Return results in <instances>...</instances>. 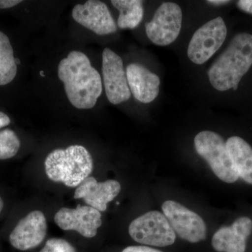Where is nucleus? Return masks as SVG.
<instances>
[{
    "label": "nucleus",
    "mask_w": 252,
    "mask_h": 252,
    "mask_svg": "<svg viewBox=\"0 0 252 252\" xmlns=\"http://www.w3.org/2000/svg\"><path fill=\"white\" fill-rule=\"evenodd\" d=\"M58 74L74 107L89 109L94 107L102 93V79L85 54L71 51L60 62Z\"/></svg>",
    "instance_id": "nucleus-1"
},
{
    "label": "nucleus",
    "mask_w": 252,
    "mask_h": 252,
    "mask_svg": "<svg viewBox=\"0 0 252 252\" xmlns=\"http://www.w3.org/2000/svg\"><path fill=\"white\" fill-rule=\"evenodd\" d=\"M252 65V34H237L207 72L212 87L220 92L236 91Z\"/></svg>",
    "instance_id": "nucleus-2"
},
{
    "label": "nucleus",
    "mask_w": 252,
    "mask_h": 252,
    "mask_svg": "<svg viewBox=\"0 0 252 252\" xmlns=\"http://www.w3.org/2000/svg\"><path fill=\"white\" fill-rule=\"evenodd\" d=\"M44 165L49 180L72 188L79 187L94 170L91 154L78 144L55 149L46 157Z\"/></svg>",
    "instance_id": "nucleus-3"
},
{
    "label": "nucleus",
    "mask_w": 252,
    "mask_h": 252,
    "mask_svg": "<svg viewBox=\"0 0 252 252\" xmlns=\"http://www.w3.org/2000/svg\"><path fill=\"white\" fill-rule=\"evenodd\" d=\"M194 146L219 179L230 184L238 180V172L221 136L213 131H201L194 138Z\"/></svg>",
    "instance_id": "nucleus-4"
},
{
    "label": "nucleus",
    "mask_w": 252,
    "mask_h": 252,
    "mask_svg": "<svg viewBox=\"0 0 252 252\" xmlns=\"http://www.w3.org/2000/svg\"><path fill=\"white\" fill-rule=\"evenodd\" d=\"M128 232L135 242L149 246H170L176 240V233L166 217L158 211L137 217L131 222Z\"/></svg>",
    "instance_id": "nucleus-5"
},
{
    "label": "nucleus",
    "mask_w": 252,
    "mask_h": 252,
    "mask_svg": "<svg viewBox=\"0 0 252 252\" xmlns=\"http://www.w3.org/2000/svg\"><path fill=\"white\" fill-rule=\"evenodd\" d=\"M227 32L226 25L220 16L205 23L194 32L189 41V60L198 65L205 64L223 45Z\"/></svg>",
    "instance_id": "nucleus-6"
},
{
    "label": "nucleus",
    "mask_w": 252,
    "mask_h": 252,
    "mask_svg": "<svg viewBox=\"0 0 252 252\" xmlns=\"http://www.w3.org/2000/svg\"><path fill=\"white\" fill-rule=\"evenodd\" d=\"M183 13L177 3H162L152 21L146 23V34L155 45L166 46L175 42L182 29Z\"/></svg>",
    "instance_id": "nucleus-7"
},
{
    "label": "nucleus",
    "mask_w": 252,
    "mask_h": 252,
    "mask_svg": "<svg viewBox=\"0 0 252 252\" xmlns=\"http://www.w3.org/2000/svg\"><path fill=\"white\" fill-rule=\"evenodd\" d=\"M162 210L172 229L181 238L196 243L206 238V225L198 214L173 200L165 201Z\"/></svg>",
    "instance_id": "nucleus-8"
},
{
    "label": "nucleus",
    "mask_w": 252,
    "mask_h": 252,
    "mask_svg": "<svg viewBox=\"0 0 252 252\" xmlns=\"http://www.w3.org/2000/svg\"><path fill=\"white\" fill-rule=\"evenodd\" d=\"M102 77L106 95L110 103L119 104L128 100L131 92L120 56L109 48L102 53Z\"/></svg>",
    "instance_id": "nucleus-9"
},
{
    "label": "nucleus",
    "mask_w": 252,
    "mask_h": 252,
    "mask_svg": "<svg viewBox=\"0 0 252 252\" xmlns=\"http://www.w3.org/2000/svg\"><path fill=\"white\" fill-rule=\"evenodd\" d=\"M100 212L90 206L78 205L75 209L63 207L54 217L56 224L64 230H75L82 236L92 238L102 225Z\"/></svg>",
    "instance_id": "nucleus-10"
},
{
    "label": "nucleus",
    "mask_w": 252,
    "mask_h": 252,
    "mask_svg": "<svg viewBox=\"0 0 252 252\" xmlns=\"http://www.w3.org/2000/svg\"><path fill=\"white\" fill-rule=\"evenodd\" d=\"M72 17L76 22L98 35H107L117 31V23L102 1L89 0L84 4L76 5L72 9Z\"/></svg>",
    "instance_id": "nucleus-11"
},
{
    "label": "nucleus",
    "mask_w": 252,
    "mask_h": 252,
    "mask_svg": "<svg viewBox=\"0 0 252 252\" xmlns=\"http://www.w3.org/2000/svg\"><path fill=\"white\" fill-rule=\"evenodd\" d=\"M47 233V222L42 212H31L20 220L9 235V242L14 248L27 251L39 246Z\"/></svg>",
    "instance_id": "nucleus-12"
},
{
    "label": "nucleus",
    "mask_w": 252,
    "mask_h": 252,
    "mask_svg": "<svg viewBox=\"0 0 252 252\" xmlns=\"http://www.w3.org/2000/svg\"><path fill=\"white\" fill-rule=\"evenodd\" d=\"M122 190V186L117 181L109 180L98 182L94 177L86 179L74 192V199H84L89 206L99 212L106 211L107 204L112 201Z\"/></svg>",
    "instance_id": "nucleus-13"
},
{
    "label": "nucleus",
    "mask_w": 252,
    "mask_h": 252,
    "mask_svg": "<svg viewBox=\"0 0 252 252\" xmlns=\"http://www.w3.org/2000/svg\"><path fill=\"white\" fill-rule=\"evenodd\" d=\"M126 72L131 94L137 100L143 104L155 100L160 85V79L157 74L137 63L128 64Z\"/></svg>",
    "instance_id": "nucleus-14"
},
{
    "label": "nucleus",
    "mask_w": 252,
    "mask_h": 252,
    "mask_svg": "<svg viewBox=\"0 0 252 252\" xmlns=\"http://www.w3.org/2000/svg\"><path fill=\"white\" fill-rule=\"evenodd\" d=\"M252 232L251 219L240 217L230 226L217 230L212 238V247L219 252H245L247 239Z\"/></svg>",
    "instance_id": "nucleus-15"
},
{
    "label": "nucleus",
    "mask_w": 252,
    "mask_h": 252,
    "mask_svg": "<svg viewBox=\"0 0 252 252\" xmlns=\"http://www.w3.org/2000/svg\"><path fill=\"white\" fill-rule=\"evenodd\" d=\"M225 144L239 177L252 185V147L238 136L230 137Z\"/></svg>",
    "instance_id": "nucleus-16"
},
{
    "label": "nucleus",
    "mask_w": 252,
    "mask_h": 252,
    "mask_svg": "<svg viewBox=\"0 0 252 252\" xmlns=\"http://www.w3.org/2000/svg\"><path fill=\"white\" fill-rule=\"evenodd\" d=\"M21 60L16 53L9 36L0 29V88L12 84L18 72Z\"/></svg>",
    "instance_id": "nucleus-17"
},
{
    "label": "nucleus",
    "mask_w": 252,
    "mask_h": 252,
    "mask_svg": "<svg viewBox=\"0 0 252 252\" xmlns=\"http://www.w3.org/2000/svg\"><path fill=\"white\" fill-rule=\"evenodd\" d=\"M112 4L119 11L117 26L121 29H134L142 22L143 1L140 0H112Z\"/></svg>",
    "instance_id": "nucleus-18"
},
{
    "label": "nucleus",
    "mask_w": 252,
    "mask_h": 252,
    "mask_svg": "<svg viewBox=\"0 0 252 252\" xmlns=\"http://www.w3.org/2000/svg\"><path fill=\"white\" fill-rule=\"evenodd\" d=\"M21 142L15 131L10 128L0 130V160L14 157L21 149Z\"/></svg>",
    "instance_id": "nucleus-19"
},
{
    "label": "nucleus",
    "mask_w": 252,
    "mask_h": 252,
    "mask_svg": "<svg viewBox=\"0 0 252 252\" xmlns=\"http://www.w3.org/2000/svg\"><path fill=\"white\" fill-rule=\"evenodd\" d=\"M39 252H76V250L63 239L51 238L46 241L45 246Z\"/></svg>",
    "instance_id": "nucleus-20"
},
{
    "label": "nucleus",
    "mask_w": 252,
    "mask_h": 252,
    "mask_svg": "<svg viewBox=\"0 0 252 252\" xmlns=\"http://www.w3.org/2000/svg\"><path fill=\"white\" fill-rule=\"evenodd\" d=\"M122 252H162L160 250H156L146 246H130L123 250Z\"/></svg>",
    "instance_id": "nucleus-21"
},
{
    "label": "nucleus",
    "mask_w": 252,
    "mask_h": 252,
    "mask_svg": "<svg viewBox=\"0 0 252 252\" xmlns=\"http://www.w3.org/2000/svg\"><path fill=\"white\" fill-rule=\"evenodd\" d=\"M237 6L244 12L252 15V0H240L237 2Z\"/></svg>",
    "instance_id": "nucleus-22"
},
{
    "label": "nucleus",
    "mask_w": 252,
    "mask_h": 252,
    "mask_svg": "<svg viewBox=\"0 0 252 252\" xmlns=\"http://www.w3.org/2000/svg\"><path fill=\"white\" fill-rule=\"evenodd\" d=\"M11 120L6 113L0 111V130L11 124Z\"/></svg>",
    "instance_id": "nucleus-23"
},
{
    "label": "nucleus",
    "mask_w": 252,
    "mask_h": 252,
    "mask_svg": "<svg viewBox=\"0 0 252 252\" xmlns=\"http://www.w3.org/2000/svg\"><path fill=\"white\" fill-rule=\"evenodd\" d=\"M230 1H224V0H209L207 3L212 5H216V6H220V5H224L229 3Z\"/></svg>",
    "instance_id": "nucleus-24"
},
{
    "label": "nucleus",
    "mask_w": 252,
    "mask_h": 252,
    "mask_svg": "<svg viewBox=\"0 0 252 252\" xmlns=\"http://www.w3.org/2000/svg\"><path fill=\"white\" fill-rule=\"evenodd\" d=\"M3 207H4V201H3L2 198L0 196V214L2 211Z\"/></svg>",
    "instance_id": "nucleus-25"
}]
</instances>
